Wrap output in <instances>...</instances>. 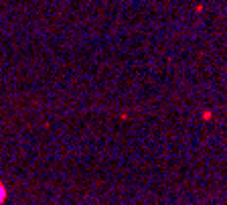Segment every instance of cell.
Returning a JSON list of instances; mask_svg holds the SVG:
<instances>
[{
  "instance_id": "obj_1",
  "label": "cell",
  "mask_w": 227,
  "mask_h": 205,
  "mask_svg": "<svg viewBox=\"0 0 227 205\" xmlns=\"http://www.w3.org/2000/svg\"><path fill=\"white\" fill-rule=\"evenodd\" d=\"M4 195H6V193H4V187H0V201L4 199Z\"/></svg>"
}]
</instances>
